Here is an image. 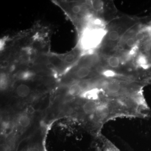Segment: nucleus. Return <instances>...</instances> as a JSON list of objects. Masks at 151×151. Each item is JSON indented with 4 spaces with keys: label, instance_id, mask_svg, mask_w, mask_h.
Wrapping results in <instances>:
<instances>
[{
    "label": "nucleus",
    "instance_id": "obj_6",
    "mask_svg": "<svg viewBox=\"0 0 151 151\" xmlns=\"http://www.w3.org/2000/svg\"><path fill=\"white\" fill-rule=\"evenodd\" d=\"M30 89L29 87L26 84H21L17 87V94L19 97H25L29 94Z\"/></svg>",
    "mask_w": 151,
    "mask_h": 151
},
{
    "label": "nucleus",
    "instance_id": "obj_7",
    "mask_svg": "<svg viewBox=\"0 0 151 151\" xmlns=\"http://www.w3.org/2000/svg\"><path fill=\"white\" fill-rule=\"evenodd\" d=\"M19 124L23 128H27L30 124V119L26 115H22L19 118Z\"/></svg>",
    "mask_w": 151,
    "mask_h": 151
},
{
    "label": "nucleus",
    "instance_id": "obj_3",
    "mask_svg": "<svg viewBox=\"0 0 151 151\" xmlns=\"http://www.w3.org/2000/svg\"><path fill=\"white\" fill-rule=\"evenodd\" d=\"M82 86L80 83H73L70 85L68 89V93L70 96L78 97L82 92Z\"/></svg>",
    "mask_w": 151,
    "mask_h": 151
},
{
    "label": "nucleus",
    "instance_id": "obj_1",
    "mask_svg": "<svg viewBox=\"0 0 151 151\" xmlns=\"http://www.w3.org/2000/svg\"><path fill=\"white\" fill-rule=\"evenodd\" d=\"M108 30L105 28L86 27L82 32L80 39L81 48L85 50H92L100 46L106 37Z\"/></svg>",
    "mask_w": 151,
    "mask_h": 151
},
{
    "label": "nucleus",
    "instance_id": "obj_11",
    "mask_svg": "<svg viewBox=\"0 0 151 151\" xmlns=\"http://www.w3.org/2000/svg\"><path fill=\"white\" fill-rule=\"evenodd\" d=\"M8 79L4 73L1 74V81H0V86H1V90H4L6 89V87L7 86Z\"/></svg>",
    "mask_w": 151,
    "mask_h": 151
},
{
    "label": "nucleus",
    "instance_id": "obj_2",
    "mask_svg": "<svg viewBox=\"0 0 151 151\" xmlns=\"http://www.w3.org/2000/svg\"><path fill=\"white\" fill-rule=\"evenodd\" d=\"M91 68L86 65H82L76 70L75 75L76 78L80 79H85L91 74Z\"/></svg>",
    "mask_w": 151,
    "mask_h": 151
},
{
    "label": "nucleus",
    "instance_id": "obj_15",
    "mask_svg": "<svg viewBox=\"0 0 151 151\" xmlns=\"http://www.w3.org/2000/svg\"><path fill=\"white\" fill-rule=\"evenodd\" d=\"M27 151H40L39 149L36 147H30L27 149Z\"/></svg>",
    "mask_w": 151,
    "mask_h": 151
},
{
    "label": "nucleus",
    "instance_id": "obj_8",
    "mask_svg": "<svg viewBox=\"0 0 151 151\" xmlns=\"http://www.w3.org/2000/svg\"><path fill=\"white\" fill-rule=\"evenodd\" d=\"M34 76V74L31 71L29 70H24L19 73L18 76L19 79H21L22 80H28L32 78Z\"/></svg>",
    "mask_w": 151,
    "mask_h": 151
},
{
    "label": "nucleus",
    "instance_id": "obj_12",
    "mask_svg": "<svg viewBox=\"0 0 151 151\" xmlns=\"http://www.w3.org/2000/svg\"><path fill=\"white\" fill-rule=\"evenodd\" d=\"M75 59V55L72 54V53H70V54L67 55L65 56V59H64V61L66 63H71L74 62Z\"/></svg>",
    "mask_w": 151,
    "mask_h": 151
},
{
    "label": "nucleus",
    "instance_id": "obj_13",
    "mask_svg": "<svg viewBox=\"0 0 151 151\" xmlns=\"http://www.w3.org/2000/svg\"><path fill=\"white\" fill-rule=\"evenodd\" d=\"M71 10H72V12L73 14H77L81 12V6L79 5H76L73 6Z\"/></svg>",
    "mask_w": 151,
    "mask_h": 151
},
{
    "label": "nucleus",
    "instance_id": "obj_14",
    "mask_svg": "<svg viewBox=\"0 0 151 151\" xmlns=\"http://www.w3.org/2000/svg\"><path fill=\"white\" fill-rule=\"evenodd\" d=\"M1 151H11L10 147L8 145H4L2 147Z\"/></svg>",
    "mask_w": 151,
    "mask_h": 151
},
{
    "label": "nucleus",
    "instance_id": "obj_4",
    "mask_svg": "<svg viewBox=\"0 0 151 151\" xmlns=\"http://www.w3.org/2000/svg\"><path fill=\"white\" fill-rule=\"evenodd\" d=\"M107 63L109 68L116 70L120 67L121 59L119 56L112 55L107 58Z\"/></svg>",
    "mask_w": 151,
    "mask_h": 151
},
{
    "label": "nucleus",
    "instance_id": "obj_10",
    "mask_svg": "<svg viewBox=\"0 0 151 151\" xmlns=\"http://www.w3.org/2000/svg\"><path fill=\"white\" fill-rule=\"evenodd\" d=\"M92 5L94 10L97 12H101L104 9V3L102 1H93L92 2Z\"/></svg>",
    "mask_w": 151,
    "mask_h": 151
},
{
    "label": "nucleus",
    "instance_id": "obj_5",
    "mask_svg": "<svg viewBox=\"0 0 151 151\" xmlns=\"http://www.w3.org/2000/svg\"><path fill=\"white\" fill-rule=\"evenodd\" d=\"M121 34L119 30L117 29H112L110 31L108 32L106 39L108 41L111 42H115L119 41L120 39Z\"/></svg>",
    "mask_w": 151,
    "mask_h": 151
},
{
    "label": "nucleus",
    "instance_id": "obj_9",
    "mask_svg": "<svg viewBox=\"0 0 151 151\" xmlns=\"http://www.w3.org/2000/svg\"><path fill=\"white\" fill-rule=\"evenodd\" d=\"M139 43L137 42V41L135 39V36L134 37H130L127 38V40L125 41V44L128 48H129L130 50L134 47L135 46L138 44Z\"/></svg>",
    "mask_w": 151,
    "mask_h": 151
}]
</instances>
